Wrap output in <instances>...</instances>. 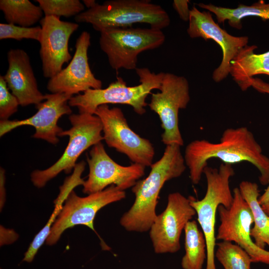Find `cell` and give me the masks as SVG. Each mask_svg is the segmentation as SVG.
<instances>
[{
  "instance_id": "cell-27",
  "label": "cell",
  "mask_w": 269,
  "mask_h": 269,
  "mask_svg": "<svg viewBox=\"0 0 269 269\" xmlns=\"http://www.w3.org/2000/svg\"><path fill=\"white\" fill-rule=\"evenodd\" d=\"M41 27H23L10 23H0V39H33L40 41Z\"/></svg>"
},
{
  "instance_id": "cell-7",
  "label": "cell",
  "mask_w": 269,
  "mask_h": 269,
  "mask_svg": "<svg viewBox=\"0 0 269 269\" xmlns=\"http://www.w3.org/2000/svg\"><path fill=\"white\" fill-rule=\"evenodd\" d=\"M165 39V35L160 29L118 28L101 32L99 44L113 69L135 70L138 55L159 47Z\"/></svg>"
},
{
  "instance_id": "cell-13",
  "label": "cell",
  "mask_w": 269,
  "mask_h": 269,
  "mask_svg": "<svg viewBox=\"0 0 269 269\" xmlns=\"http://www.w3.org/2000/svg\"><path fill=\"white\" fill-rule=\"evenodd\" d=\"M165 210L159 215L149 229V236L154 252L174 253L180 248V238L187 223L196 214L188 198L179 192L168 196Z\"/></svg>"
},
{
  "instance_id": "cell-10",
  "label": "cell",
  "mask_w": 269,
  "mask_h": 269,
  "mask_svg": "<svg viewBox=\"0 0 269 269\" xmlns=\"http://www.w3.org/2000/svg\"><path fill=\"white\" fill-rule=\"evenodd\" d=\"M125 197V191L114 185L84 197L78 196L72 190L51 228L46 244H55L65 230L77 225L86 226L96 232L94 220L97 213L105 206Z\"/></svg>"
},
{
  "instance_id": "cell-15",
  "label": "cell",
  "mask_w": 269,
  "mask_h": 269,
  "mask_svg": "<svg viewBox=\"0 0 269 269\" xmlns=\"http://www.w3.org/2000/svg\"><path fill=\"white\" fill-rule=\"evenodd\" d=\"M72 97L64 93L45 94V100L36 105L37 111L32 116L21 120L0 121V137L17 127L30 126L35 130L33 138L57 144L59 135L63 131L58 122L63 115L72 114L68 104Z\"/></svg>"
},
{
  "instance_id": "cell-12",
  "label": "cell",
  "mask_w": 269,
  "mask_h": 269,
  "mask_svg": "<svg viewBox=\"0 0 269 269\" xmlns=\"http://www.w3.org/2000/svg\"><path fill=\"white\" fill-rule=\"evenodd\" d=\"M89 172L83 192L90 194L114 185L125 191L132 188L144 174L145 166L136 163L123 166L115 162L100 142L92 146L87 159Z\"/></svg>"
},
{
  "instance_id": "cell-11",
  "label": "cell",
  "mask_w": 269,
  "mask_h": 269,
  "mask_svg": "<svg viewBox=\"0 0 269 269\" xmlns=\"http://www.w3.org/2000/svg\"><path fill=\"white\" fill-rule=\"evenodd\" d=\"M217 211L221 223L216 235V240L234 242L249 254L252 263L269 265V251L259 248L252 240V213L239 188L233 189V201L230 208L220 205Z\"/></svg>"
},
{
  "instance_id": "cell-9",
  "label": "cell",
  "mask_w": 269,
  "mask_h": 269,
  "mask_svg": "<svg viewBox=\"0 0 269 269\" xmlns=\"http://www.w3.org/2000/svg\"><path fill=\"white\" fill-rule=\"evenodd\" d=\"M160 92L151 93L150 110L158 116L164 130L161 141L166 145H183L179 128V111L185 109L190 100L187 79L170 73H164Z\"/></svg>"
},
{
  "instance_id": "cell-28",
  "label": "cell",
  "mask_w": 269,
  "mask_h": 269,
  "mask_svg": "<svg viewBox=\"0 0 269 269\" xmlns=\"http://www.w3.org/2000/svg\"><path fill=\"white\" fill-rule=\"evenodd\" d=\"M19 102L17 98L9 91L3 76H0V120H8V118L17 112Z\"/></svg>"
},
{
  "instance_id": "cell-29",
  "label": "cell",
  "mask_w": 269,
  "mask_h": 269,
  "mask_svg": "<svg viewBox=\"0 0 269 269\" xmlns=\"http://www.w3.org/2000/svg\"><path fill=\"white\" fill-rule=\"evenodd\" d=\"M188 0H174L172 5L174 9L178 14L180 18L185 21H188L189 19L190 10L189 8Z\"/></svg>"
},
{
  "instance_id": "cell-14",
  "label": "cell",
  "mask_w": 269,
  "mask_h": 269,
  "mask_svg": "<svg viewBox=\"0 0 269 269\" xmlns=\"http://www.w3.org/2000/svg\"><path fill=\"white\" fill-rule=\"evenodd\" d=\"M187 32L191 38L212 39L221 47L222 59L212 74L217 83L224 80L230 74V64L242 48L248 45L247 36H235L228 33L215 22L209 11L199 10L195 5L190 10Z\"/></svg>"
},
{
  "instance_id": "cell-24",
  "label": "cell",
  "mask_w": 269,
  "mask_h": 269,
  "mask_svg": "<svg viewBox=\"0 0 269 269\" xmlns=\"http://www.w3.org/2000/svg\"><path fill=\"white\" fill-rule=\"evenodd\" d=\"M0 9L7 23L23 27H31L44 13L39 5L28 0H0Z\"/></svg>"
},
{
  "instance_id": "cell-25",
  "label": "cell",
  "mask_w": 269,
  "mask_h": 269,
  "mask_svg": "<svg viewBox=\"0 0 269 269\" xmlns=\"http://www.w3.org/2000/svg\"><path fill=\"white\" fill-rule=\"evenodd\" d=\"M216 245L215 257L225 269H250L251 257L239 245L225 241Z\"/></svg>"
},
{
  "instance_id": "cell-17",
  "label": "cell",
  "mask_w": 269,
  "mask_h": 269,
  "mask_svg": "<svg viewBox=\"0 0 269 269\" xmlns=\"http://www.w3.org/2000/svg\"><path fill=\"white\" fill-rule=\"evenodd\" d=\"M42 29L40 56L44 77L51 78L72 57L68 43L72 33L79 27L76 22L62 21L55 16H45L40 21Z\"/></svg>"
},
{
  "instance_id": "cell-3",
  "label": "cell",
  "mask_w": 269,
  "mask_h": 269,
  "mask_svg": "<svg viewBox=\"0 0 269 269\" xmlns=\"http://www.w3.org/2000/svg\"><path fill=\"white\" fill-rule=\"evenodd\" d=\"M77 22L90 23L100 32L108 29L131 28L135 23H146L162 30L168 26L170 18L160 5L147 0H110L75 16Z\"/></svg>"
},
{
  "instance_id": "cell-19",
  "label": "cell",
  "mask_w": 269,
  "mask_h": 269,
  "mask_svg": "<svg viewBox=\"0 0 269 269\" xmlns=\"http://www.w3.org/2000/svg\"><path fill=\"white\" fill-rule=\"evenodd\" d=\"M256 45H246L239 51L231 62L230 74L241 89L246 91L254 76H269V51L261 54L254 53Z\"/></svg>"
},
{
  "instance_id": "cell-31",
  "label": "cell",
  "mask_w": 269,
  "mask_h": 269,
  "mask_svg": "<svg viewBox=\"0 0 269 269\" xmlns=\"http://www.w3.org/2000/svg\"><path fill=\"white\" fill-rule=\"evenodd\" d=\"M265 192L258 198V202L264 211L269 216V181Z\"/></svg>"
},
{
  "instance_id": "cell-16",
  "label": "cell",
  "mask_w": 269,
  "mask_h": 269,
  "mask_svg": "<svg viewBox=\"0 0 269 269\" xmlns=\"http://www.w3.org/2000/svg\"><path fill=\"white\" fill-rule=\"evenodd\" d=\"M91 35L83 31L77 39L75 52L68 65L49 79L47 89L51 93H64L73 96L90 89H102V82L92 72L88 57Z\"/></svg>"
},
{
  "instance_id": "cell-22",
  "label": "cell",
  "mask_w": 269,
  "mask_h": 269,
  "mask_svg": "<svg viewBox=\"0 0 269 269\" xmlns=\"http://www.w3.org/2000/svg\"><path fill=\"white\" fill-rule=\"evenodd\" d=\"M197 5L214 13L218 23L228 20L230 26L238 29L242 28V19L246 17H259L264 21L269 19V2L266 3L263 0L250 5L240 4L235 8L218 6L211 3H200Z\"/></svg>"
},
{
  "instance_id": "cell-30",
  "label": "cell",
  "mask_w": 269,
  "mask_h": 269,
  "mask_svg": "<svg viewBox=\"0 0 269 269\" xmlns=\"http://www.w3.org/2000/svg\"><path fill=\"white\" fill-rule=\"evenodd\" d=\"M250 86L257 91L269 94V83L257 78H253L249 81Z\"/></svg>"
},
{
  "instance_id": "cell-21",
  "label": "cell",
  "mask_w": 269,
  "mask_h": 269,
  "mask_svg": "<svg viewBox=\"0 0 269 269\" xmlns=\"http://www.w3.org/2000/svg\"><path fill=\"white\" fill-rule=\"evenodd\" d=\"M239 188L252 213L255 225L251 228V236L254 238L255 244L264 249L266 244L269 246V216L258 202L260 196L258 185L255 182L243 181Z\"/></svg>"
},
{
  "instance_id": "cell-18",
  "label": "cell",
  "mask_w": 269,
  "mask_h": 269,
  "mask_svg": "<svg viewBox=\"0 0 269 269\" xmlns=\"http://www.w3.org/2000/svg\"><path fill=\"white\" fill-rule=\"evenodd\" d=\"M7 57L8 68L3 78L19 105H37L43 102L45 95L38 89L27 53L21 49H11Z\"/></svg>"
},
{
  "instance_id": "cell-1",
  "label": "cell",
  "mask_w": 269,
  "mask_h": 269,
  "mask_svg": "<svg viewBox=\"0 0 269 269\" xmlns=\"http://www.w3.org/2000/svg\"><path fill=\"white\" fill-rule=\"evenodd\" d=\"M184 158L194 184L200 182L203 170L212 158H218L223 163L231 165L249 162L260 171L261 183H269V158L263 153L261 146L246 127L226 129L218 142L206 139L192 141L185 147Z\"/></svg>"
},
{
  "instance_id": "cell-33",
  "label": "cell",
  "mask_w": 269,
  "mask_h": 269,
  "mask_svg": "<svg viewBox=\"0 0 269 269\" xmlns=\"http://www.w3.org/2000/svg\"><path fill=\"white\" fill-rule=\"evenodd\" d=\"M82 1L88 9L94 7L97 3L95 0H84Z\"/></svg>"
},
{
  "instance_id": "cell-6",
  "label": "cell",
  "mask_w": 269,
  "mask_h": 269,
  "mask_svg": "<svg viewBox=\"0 0 269 269\" xmlns=\"http://www.w3.org/2000/svg\"><path fill=\"white\" fill-rule=\"evenodd\" d=\"M69 119L72 127L63 131L59 136H68L69 141L63 153L52 165L44 170H35L30 175L33 184L42 188L61 172H71L80 155L91 146L102 142L103 127L100 118L88 113L71 114Z\"/></svg>"
},
{
  "instance_id": "cell-4",
  "label": "cell",
  "mask_w": 269,
  "mask_h": 269,
  "mask_svg": "<svg viewBox=\"0 0 269 269\" xmlns=\"http://www.w3.org/2000/svg\"><path fill=\"white\" fill-rule=\"evenodd\" d=\"M136 73L139 78L140 84L128 86L122 77L105 89H90L72 97L68 101L70 107H77L79 113L94 115L96 109L100 105L124 104L131 106L138 115L146 112L148 105L146 99L154 89L160 90L164 72L155 73L147 68H136Z\"/></svg>"
},
{
  "instance_id": "cell-32",
  "label": "cell",
  "mask_w": 269,
  "mask_h": 269,
  "mask_svg": "<svg viewBox=\"0 0 269 269\" xmlns=\"http://www.w3.org/2000/svg\"><path fill=\"white\" fill-rule=\"evenodd\" d=\"M5 171L3 168L0 167V208L3 207L5 201Z\"/></svg>"
},
{
  "instance_id": "cell-20",
  "label": "cell",
  "mask_w": 269,
  "mask_h": 269,
  "mask_svg": "<svg viewBox=\"0 0 269 269\" xmlns=\"http://www.w3.org/2000/svg\"><path fill=\"white\" fill-rule=\"evenodd\" d=\"M85 164L84 161L77 163L73 174L67 177L63 184L60 187V193L54 201V210L46 224L35 236L24 254L23 261L27 263L32 262L38 250L49 236L51 228L61 212L63 206V204L68 196L75 187L83 185L85 180L81 178V175L85 169Z\"/></svg>"
},
{
  "instance_id": "cell-26",
  "label": "cell",
  "mask_w": 269,
  "mask_h": 269,
  "mask_svg": "<svg viewBox=\"0 0 269 269\" xmlns=\"http://www.w3.org/2000/svg\"><path fill=\"white\" fill-rule=\"evenodd\" d=\"M45 16L69 17L84 10L85 5L79 0H36Z\"/></svg>"
},
{
  "instance_id": "cell-23",
  "label": "cell",
  "mask_w": 269,
  "mask_h": 269,
  "mask_svg": "<svg viewBox=\"0 0 269 269\" xmlns=\"http://www.w3.org/2000/svg\"><path fill=\"white\" fill-rule=\"evenodd\" d=\"M185 254L181 260L183 269H202L207 258V246L204 235L196 221H190L184 229Z\"/></svg>"
},
{
  "instance_id": "cell-2",
  "label": "cell",
  "mask_w": 269,
  "mask_h": 269,
  "mask_svg": "<svg viewBox=\"0 0 269 269\" xmlns=\"http://www.w3.org/2000/svg\"><path fill=\"white\" fill-rule=\"evenodd\" d=\"M180 147L177 144L166 145L162 157L151 165L148 176L138 180L132 188L135 200L120 222L127 231L145 232L149 230L157 217L155 208L163 185L180 176L186 169Z\"/></svg>"
},
{
  "instance_id": "cell-5",
  "label": "cell",
  "mask_w": 269,
  "mask_h": 269,
  "mask_svg": "<svg viewBox=\"0 0 269 269\" xmlns=\"http://www.w3.org/2000/svg\"><path fill=\"white\" fill-rule=\"evenodd\" d=\"M207 189L204 197L196 200L193 196L188 199L191 206L197 215V221L204 235L207 246L206 269H216L215 264L216 244V215L219 205L230 208L233 201L229 181L235 172L231 164L222 163L218 168L208 165L203 170Z\"/></svg>"
},
{
  "instance_id": "cell-8",
  "label": "cell",
  "mask_w": 269,
  "mask_h": 269,
  "mask_svg": "<svg viewBox=\"0 0 269 269\" xmlns=\"http://www.w3.org/2000/svg\"><path fill=\"white\" fill-rule=\"evenodd\" d=\"M94 115L101 121L103 140L109 147L125 154L133 163L151 166L155 155L152 144L131 129L120 108L102 105Z\"/></svg>"
}]
</instances>
